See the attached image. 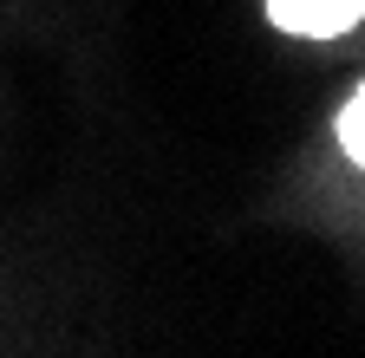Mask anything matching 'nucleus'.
Returning a JSON list of instances; mask_svg holds the SVG:
<instances>
[{
	"instance_id": "nucleus-1",
	"label": "nucleus",
	"mask_w": 365,
	"mask_h": 358,
	"mask_svg": "<svg viewBox=\"0 0 365 358\" xmlns=\"http://www.w3.org/2000/svg\"><path fill=\"white\" fill-rule=\"evenodd\" d=\"M267 20L294 39H339L365 20V0H267Z\"/></svg>"
},
{
	"instance_id": "nucleus-2",
	"label": "nucleus",
	"mask_w": 365,
	"mask_h": 358,
	"mask_svg": "<svg viewBox=\"0 0 365 358\" xmlns=\"http://www.w3.org/2000/svg\"><path fill=\"white\" fill-rule=\"evenodd\" d=\"M333 130H339V150L365 169V85H359V92L339 105V117H333Z\"/></svg>"
}]
</instances>
